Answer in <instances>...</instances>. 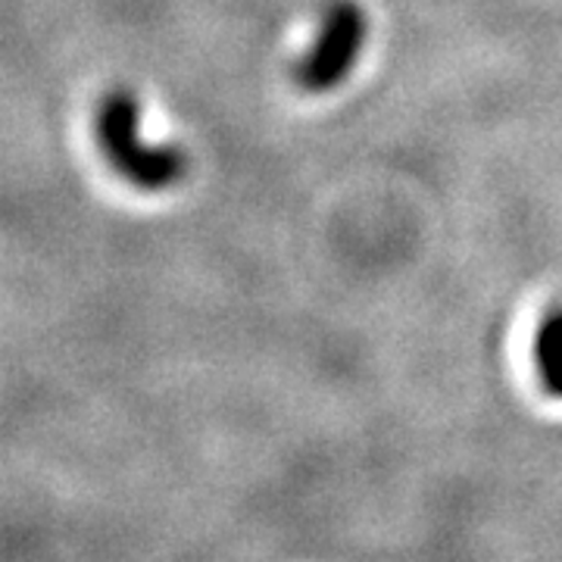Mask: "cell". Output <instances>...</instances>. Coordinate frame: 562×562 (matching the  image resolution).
Wrapping results in <instances>:
<instances>
[{
	"label": "cell",
	"mask_w": 562,
	"mask_h": 562,
	"mask_svg": "<svg viewBox=\"0 0 562 562\" xmlns=\"http://www.w3.org/2000/svg\"><path fill=\"white\" fill-rule=\"evenodd\" d=\"M366 44V16L353 0H335L322 16L319 38L310 44L294 76L306 91H331L360 60Z\"/></svg>",
	"instance_id": "obj_2"
},
{
	"label": "cell",
	"mask_w": 562,
	"mask_h": 562,
	"mask_svg": "<svg viewBox=\"0 0 562 562\" xmlns=\"http://www.w3.org/2000/svg\"><path fill=\"white\" fill-rule=\"evenodd\" d=\"M138 128V98L125 88L110 91L98 106V140L106 160L144 191H162L176 184L188 169V157L172 144H144Z\"/></svg>",
	"instance_id": "obj_1"
},
{
	"label": "cell",
	"mask_w": 562,
	"mask_h": 562,
	"mask_svg": "<svg viewBox=\"0 0 562 562\" xmlns=\"http://www.w3.org/2000/svg\"><path fill=\"white\" fill-rule=\"evenodd\" d=\"M535 360L547 391L562 397V306L543 316L535 338Z\"/></svg>",
	"instance_id": "obj_3"
}]
</instances>
